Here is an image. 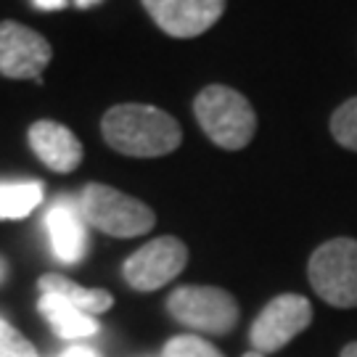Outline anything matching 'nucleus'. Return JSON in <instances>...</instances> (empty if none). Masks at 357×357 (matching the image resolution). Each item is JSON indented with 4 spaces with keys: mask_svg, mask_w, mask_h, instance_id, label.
I'll return each instance as SVG.
<instances>
[{
    "mask_svg": "<svg viewBox=\"0 0 357 357\" xmlns=\"http://www.w3.org/2000/svg\"><path fill=\"white\" fill-rule=\"evenodd\" d=\"M339 357H357V342L347 344L344 349H342V355H339Z\"/></svg>",
    "mask_w": 357,
    "mask_h": 357,
    "instance_id": "20",
    "label": "nucleus"
},
{
    "mask_svg": "<svg viewBox=\"0 0 357 357\" xmlns=\"http://www.w3.org/2000/svg\"><path fill=\"white\" fill-rule=\"evenodd\" d=\"M43 202L38 180H3L0 183V220H19L35 212Z\"/></svg>",
    "mask_w": 357,
    "mask_h": 357,
    "instance_id": "14",
    "label": "nucleus"
},
{
    "mask_svg": "<svg viewBox=\"0 0 357 357\" xmlns=\"http://www.w3.org/2000/svg\"><path fill=\"white\" fill-rule=\"evenodd\" d=\"M66 3L69 0H32V6L38 11H61V8H66Z\"/></svg>",
    "mask_w": 357,
    "mask_h": 357,
    "instance_id": "18",
    "label": "nucleus"
},
{
    "mask_svg": "<svg viewBox=\"0 0 357 357\" xmlns=\"http://www.w3.org/2000/svg\"><path fill=\"white\" fill-rule=\"evenodd\" d=\"M51 43L19 22H0V75L8 79H38L51 64Z\"/></svg>",
    "mask_w": 357,
    "mask_h": 357,
    "instance_id": "8",
    "label": "nucleus"
},
{
    "mask_svg": "<svg viewBox=\"0 0 357 357\" xmlns=\"http://www.w3.org/2000/svg\"><path fill=\"white\" fill-rule=\"evenodd\" d=\"M188 265V246L175 236L153 238L125 259L122 278L135 291H156L178 278Z\"/></svg>",
    "mask_w": 357,
    "mask_h": 357,
    "instance_id": "7",
    "label": "nucleus"
},
{
    "mask_svg": "<svg viewBox=\"0 0 357 357\" xmlns=\"http://www.w3.org/2000/svg\"><path fill=\"white\" fill-rule=\"evenodd\" d=\"M243 357H265V355H259V352H249V355H243Z\"/></svg>",
    "mask_w": 357,
    "mask_h": 357,
    "instance_id": "23",
    "label": "nucleus"
},
{
    "mask_svg": "<svg viewBox=\"0 0 357 357\" xmlns=\"http://www.w3.org/2000/svg\"><path fill=\"white\" fill-rule=\"evenodd\" d=\"M146 13L169 38H199L220 22L228 0H141Z\"/></svg>",
    "mask_w": 357,
    "mask_h": 357,
    "instance_id": "9",
    "label": "nucleus"
},
{
    "mask_svg": "<svg viewBox=\"0 0 357 357\" xmlns=\"http://www.w3.org/2000/svg\"><path fill=\"white\" fill-rule=\"evenodd\" d=\"M312 323V305L302 294H281L262 307L249 331V342L259 355L278 352Z\"/></svg>",
    "mask_w": 357,
    "mask_h": 357,
    "instance_id": "6",
    "label": "nucleus"
},
{
    "mask_svg": "<svg viewBox=\"0 0 357 357\" xmlns=\"http://www.w3.org/2000/svg\"><path fill=\"white\" fill-rule=\"evenodd\" d=\"M38 310L61 339H88V336H96L101 328L93 315H85L82 310H77L59 294H40Z\"/></svg>",
    "mask_w": 357,
    "mask_h": 357,
    "instance_id": "12",
    "label": "nucleus"
},
{
    "mask_svg": "<svg viewBox=\"0 0 357 357\" xmlns=\"http://www.w3.org/2000/svg\"><path fill=\"white\" fill-rule=\"evenodd\" d=\"M38 289L43 294L48 291V294L64 296L66 302H72L77 310H82L85 315H93V318L106 312L109 307L114 305V296L109 291H103V289H85V286H79V283L69 281L61 273H45L38 281Z\"/></svg>",
    "mask_w": 357,
    "mask_h": 357,
    "instance_id": "13",
    "label": "nucleus"
},
{
    "mask_svg": "<svg viewBox=\"0 0 357 357\" xmlns=\"http://www.w3.org/2000/svg\"><path fill=\"white\" fill-rule=\"evenodd\" d=\"M193 114L206 138L225 151L246 149L257 132V114L249 98L228 85H206L193 101Z\"/></svg>",
    "mask_w": 357,
    "mask_h": 357,
    "instance_id": "2",
    "label": "nucleus"
},
{
    "mask_svg": "<svg viewBox=\"0 0 357 357\" xmlns=\"http://www.w3.org/2000/svg\"><path fill=\"white\" fill-rule=\"evenodd\" d=\"M26 141L35 156L53 172H75L82 162V143L61 122L38 119L26 132Z\"/></svg>",
    "mask_w": 357,
    "mask_h": 357,
    "instance_id": "11",
    "label": "nucleus"
},
{
    "mask_svg": "<svg viewBox=\"0 0 357 357\" xmlns=\"http://www.w3.org/2000/svg\"><path fill=\"white\" fill-rule=\"evenodd\" d=\"M0 357H38L29 339L13 328L11 323L0 318Z\"/></svg>",
    "mask_w": 357,
    "mask_h": 357,
    "instance_id": "17",
    "label": "nucleus"
},
{
    "mask_svg": "<svg viewBox=\"0 0 357 357\" xmlns=\"http://www.w3.org/2000/svg\"><path fill=\"white\" fill-rule=\"evenodd\" d=\"M103 141L116 153L153 159L172 153L183 141L178 119L149 103H119L101 119Z\"/></svg>",
    "mask_w": 357,
    "mask_h": 357,
    "instance_id": "1",
    "label": "nucleus"
},
{
    "mask_svg": "<svg viewBox=\"0 0 357 357\" xmlns=\"http://www.w3.org/2000/svg\"><path fill=\"white\" fill-rule=\"evenodd\" d=\"M167 312L185 328L225 336L238 323V302L217 286H180L167 299Z\"/></svg>",
    "mask_w": 357,
    "mask_h": 357,
    "instance_id": "5",
    "label": "nucleus"
},
{
    "mask_svg": "<svg viewBox=\"0 0 357 357\" xmlns=\"http://www.w3.org/2000/svg\"><path fill=\"white\" fill-rule=\"evenodd\" d=\"M162 357H225L215 344H209L202 336H193V333H183L169 339L162 349Z\"/></svg>",
    "mask_w": 357,
    "mask_h": 357,
    "instance_id": "16",
    "label": "nucleus"
},
{
    "mask_svg": "<svg viewBox=\"0 0 357 357\" xmlns=\"http://www.w3.org/2000/svg\"><path fill=\"white\" fill-rule=\"evenodd\" d=\"M307 278L323 302L333 307H357V241L331 238L310 257Z\"/></svg>",
    "mask_w": 357,
    "mask_h": 357,
    "instance_id": "4",
    "label": "nucleus"
},
{
    "mask_svg": "<svg viewBox=\"0 0 357 357\" xmlns=\"http://www.w3.org/2000/svg\"><path fill=\"white\" fill-rule=\"evenodd\" d=\"M6 278H8V262L0 257V283L6 281Z\"/></svg>",
    "mask_w": 357,
    "mask_h": 357,
    "instance_id": "21",
    "label": "nucleus"
},
{
    "mask_svg": "<svg viewBox=\"0 0 357 357\" xmlns=\"http://www.w3.org/2000/svg\"><path fill=\"white\" fill-rule=\"evenodd\" d=\"M85 217L79 204L69 196L56 199L45 212V230L51 238V249L59 262L77 265L88 252V233H85Z\"/></svg>",
    "mask_w": 357,
    "mask_h": 357,
    "instance_id": "10",
    "label": "nucleus"
},
{
    "mask_svg": "<svg viewBox=\"0 0 357 357\" xmlns=\"http://www.w3.org/2000/svg\"><path fill=\"white\" fill-rule=\"evenodd\" d=\"M79 209L85 222L114 238H135L153 228L156 215L151 206L116 191L106 183H88L79 196Z\"/></svg>",
    "mask_w": 357,
    "mask_h": 357,
    "instance_id": "3",
    "label": "nucleus"
},
{
    "mask_svg": "<svg viewBox=\"0 0 357 357\" xmlns=\"http://www.w3.org/2000/svg\"><path fill=\"white\" fill-rule=\"evenodd\" d=\"M331 135L339 146L357 153V96L344 101L331 114Z\"/></svg>",
    "mask_w": 357,
    "mask_h": 357,
    "instance_id": "15",
    "label": "nucleus"
},
{
    "mask_svg": "<svg viewBox=\"0 0 357 357\" xmlns=\"http://www.w3.org/2000/svg\"><path fill=\"white\" fill-rule=\"evenodd\" d=\"M79 8H93V6H98V3H103V0H75Z\"/></svg>",
    "mask_w": 357,
    "mask_h": 357,
    "instance_id": "22",
    "label": "nucleus"
},
{
    "mask_svg": "<svg viewBox=\"0 0 357 357\" xmlns=\"http://www.w3.org/2000/svg\"><path fill=\"white\" fill-rule=\"evenodd\" d=\"M61 357H101L96 349H90V347H82V344H77V347H69L64 355Z\"/></svg>",
    "mask_w": 357,
    "mask_h": 357,
    "instance_id": "19",
    "label": "nucleus"
}]
</instances>
